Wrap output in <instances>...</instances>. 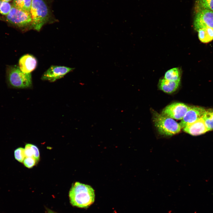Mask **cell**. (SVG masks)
<instances>
[{
	"label": "cell",
	"instance_id": "19",
	"mask_svg": "<svg viewBox=\"0 0 213 213\" xmlns=\"http://www.w3.org/2000/svg\"><path fill=\"white\" fill-rule=\"evenodd\" d=\"M14 156L15 159L20 162H22L26 157L24 149L19 147L14 151Z\"/></svg>",
	"mask_w": 213,
	"mask_h": 213
},
{
	"label": "cell",
	"instance_id": "1",
	"mask_svg": "<svg viewBox=\"0 0 213 213\" xmlns=\"http://www.w3.org/2000/svg\"><path fill=\"white\" fill-rule=\"evenodd\" d=\"M69 194L71 204L78 207L88 208L95 201L94 191L92 187L79 182L72 185Z\"/></svg>",
	"mask_w": 213,
	"mask_h": 213
},
{
	"label": "cell",
	"instance_id": "3",
	"mask_svg": "<svg viewBox=\"0 0 213 213\" xmlns=\"http://www.w3.org/2000/svg\"><path fill=\"white\" fill-rule=\"evenodd\" d=\"M30 12L32 19V28L39 31L49 20L47 4L43 0H32Z\"/></svg>",
	"mask_w": 213,
	"mask_h": 213
},
{
	"label": "cell",
	"instance_id": "14",
	"mask_svg": "<svg viewBox=\"0 0 213 213\" xmlns=\"http://www.w3.org/2000/svg\"><path fill=\"white\" fill-rule=\"evenodd\" d=\"M203 9L213 11V0H196L195 7L196 13Z\"/></svg>",
	"mask_w": 213,
	"mask_h": 213
},
{
	"label": "cell",
	"instance_id": "5",
	"mask_svg": "<svg viewBox=\"0 0 213 213\" xmlns=\"http://www.w3.org/2000/svg\"><path fill=\"white\" fill-rule=\"evenodd\" d=\"M6 21L23 31L32 28V19L30 12L19 9L12 5L6 16Z\"/></svg>",
	"mask_w": 213,
	"mask_h": 213
},
{
	"label": "cell",
	"instance_id": "10",
	"mask_svg": "<svg viewBox=\"0 0 213 213\" xmlns=\"http://www.w3.org/2000/svg\"><path fill=\"white\" fill-rule=\"evenodd\" d=\"M37 63V60L34 56L31 54H26L20 59L19 67L23 72L30 73L35 69Z\"/></svg>",
	"mask_w": 213,
	"mask_h": 213
},
{
	"label": "cell",
	"instance_id": "18",
	"mask_svg": "<svg viewBox=\"0 0 213 213\" xmlns=\"http://www.w3.org/2000/svg\"><path fill=\"white\" fill-rule=\"evenodd\" d=\"M12 6L9 2L0 0V14L7 15L9 12Z\"/></svg>",
	"mask_w": 213,
	"mask_h": 213
},
{
	"label": "cell",
	"instance_id": "8",
	"mask_svg": "<svg viewBox=\"0 0 213 213\" xmlns=\"http://www.w3.org/2000/svg\"><path fill=\"white\" fill-rule=\"evenodd\" d=\"M74 68L60 66H51L43 75L41 79L53 82L63 77Z\"/></svg>",
	"mask_w": 213,
	"mask_h": 213
},
{
	"label": "cell",
	"instance_id": "13",
	"mask_svg": "<svg viewBox=\"0 0 213 213\" xmlns=\"http://www.w3.org/2000/svg\"><path fill=\"white\" fill-rule=\"evenodd\" d=\"M199 38L203 43H209L213 40V29L207 28L199 29L198 31Z\"/></svg>",
	"mask_w": 213,
	"mask_h": 213
},
{
	"label": "cell",
	"instance_id": "12",
	"mask_svg": "<svg viewBox=\"0 0 213 213\" xmlns=\"http://www.w3.org/2000/svg\"><path fill=\"white\" fill-rule=\"evenodd\" d=\"M180 83V82L170 81L163 78L159 80V87L164 92L171 93L177 90Z\"/></svg>",
	"mask_w": 213,
	"mask_h": 213
},
{
	"label": "cell",
	"instance_id": "6",
	"mask_svg": "<svg viewBox=\"0 0 213 213\" xmlns=\"http://www.w3.org/2000/svg\"><path fill=\"white\" fill-rule=\"evenodd\" d=\"M190 107L182 103L174 102L164 108L161 114L173 119L181 120Z\"/></svg>",
	"mask_w": 213,
	"mask_h": 213
},
{
	"label": "cell",
	"instance_id": "23",
	"mask_svg": "<svg viewBox=\"0 0 213 213\" xmlns=\"http://www.w3.org/2000/svg\"><path fill=\"white\" fill-rule=\"evenodd\" d=\"M46 213H57L50 209H48Z\"/></svg>",
	"mask_w": 213,
	"mask_h": 213
},
{
	"label": "cell",
	"instance_id": "16",
	"mask_svg": "<svg viewBox=\"0 0 213 213\" xmlns=\"http://www.w3.org/2000/svg\"><path fill=\"white\" fill-rule=\"evenodd\" d=\"M32 0H14L13 6L20 10L30 12Z\"/></svg>",
	"mask_w": 213,
	"mask_h": 213
},
{
	"label": "cell",
	"instance_id": "21",
	"mask_svg": "<svg viewBox=\"0 0 213 213\" xmlns=\"http://www.w3.org/2000/svg\"><path fill=\"white\" fill-rule=\"evenodd\" d=\"M31 145L32 144L28 143L26 144L25 146L24 149L26 157H33V151Z\"/></svg>",
	"mask_w": 213,
	"mask_h": 213
},
{
	"label": "cell",
	"instance_id": "20",
	"mask_svg": "<svg viewBox=\"0 0 213 213\" xmlns=\"http://www.w3.org/2000/svg\"><path fill=\"white\" fill-rule=\"evenodd\" d=\"M37 162L33 157H26L25 158L23 163L26 167L30 168L33 167Z\"/></svg>",
	"mask_w": 213,
	"mask_h": 213
},
{
	"label": "cell",
	"instance_id": "22",
	"mask_svg": "<svg viewBox=\"0 0 213 213\" xmlns=\"http://www.w3.org/2000/svg\"><path fill=\"white\" fill-rule=\"evenodd\" d=\"M33 151V157L38 162L40 159V153L39 149L38 147L34 145H31Z\"/></svg>",
	"mask_w": 213,
	"mask_h": 213
},
{
	"label": "cell",
	"instance_id": "9",
	"mask_svg": "<svg viewBox=\"0 0 213 213\" xmlns=\"http://www.w3.org/2000/svg\"><path fill=\"white\" fill-rule=\"evenodd\" d=\"M206 110L201 107L191 106L179 123L181 128H183L202 118Z\"/></svg>",
	"mask_w": 213,
	"mask_h": 213
},
{
	"label": "cell",
	"instance_id": "11",
	"mask_svg": "<svg viewBox=\"0 0 213 213\" xmlns=\"http://www.w3.org/2000/svg\"><path fill=\"white\" fill-rule=\"evenodd\" d=\"M183 129L185 133L194 136L202 135L209 131L202 118Z\"/></svg>",
	"mask_w": 213,
	"mask_h": 213
},
{
	"label": "cell",
	"instance_id": "17",
	"mask_svg": "<svg viewBox=\"0 0 213 213\" xmlns=\"http://www.w3.org/2000/svg\"><path fill=\"white\" fill-rule=\"evenodd\" d=\"M202 118L209 130H213V109L206 110Z\"/></svg>",
	"mask_w": 213,
	"mask_h": 213
},
{
	"label": "cell",
	"instance_id": "24",
	"mask_svg": "<svg viewBox=\"0 0 213 213\" xmlns=\"http://www.w3.org/2000/svg\"><path fill=\"white\" fill-rule=\"evenodd\" d=\"M3 0L4 1H5L9 2L10 1H11L12 0Z\"/></svg>",
	"mask_w": 213,
	"mask_h": 213
},
{
	"label": "cell",
	"instance_id": "15",
	"mask_svg": "<svg viewBox=\"0 0 213 213\" xmlns=\"http://www.w3.org/2000/svg\"><path fill=\"white\" fill-rule=\"evenodd\" d=\"M164 78L170 81L180 82V73L179 69L175 67L168 70L165 73Z\"/></svg>",
	"mask_w": 213,
	"mask_h": 213
},
{
	"label": "cell",
	"instance_id": "7",
	"mask_svg": "<svg viewBox=\"0 0 213 213\" xmlns=\"http://www.w3.org/2000/svg\"><path fill=\"white\" fill-rule=\"evenodd\" d=\"M193 25L194 29L197 31L205 28L213 29V11L203 9L196 12Z\"/></svg>",
	"mask_w": 213,
	"mask_h": 213
},
{
	"label": "cell",
	"instance_id": "4",
	"mask_svg": "<svg viewBox=\"0 0 213 213\" xmlns=\"http://www.w3.org/2000/svg\"><path fill=\"white\" fill-rule=\"evenodd\" d=\"M153 122L159 133L166 136H172L179 133L181 127L173 119L163 116L156 111L153 113Z\"/></svg>",
	"mask_w": 213,
	"mask_h": 213
},
{
	"label": "cell",
	"instance_id": "2",
	"mask_svg": "<svg viewBox=\"0 0 213 213\" xmlns=\"http://www.w3.org/2000/svg\"><path fill=\"white\" fill-rule=\"evenodd\" d=\"M7 83L9 87L18 89L30 88L32 85L31 73H26L16 66L7 67L6 71Z\"/></svg>",
	"mask_w": 213,
	"mask_h": 213
}]
</instances>
